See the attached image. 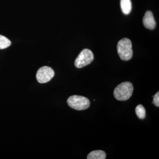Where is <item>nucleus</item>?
Listing matches in <instances>:
<instances>
[{"mask_svg": "<svg viewBox=\"0 0 159 159\" xmlns=\"http://www.w3.org/2000/svg\"><path fill=\"white\" fill-rule=\"evenodd\" d=\"M133 90V85L131 83L123 82L117 86L114 90V97L119 101H125L131 97Z\"/></svg>", "mask_w": 159, "mask_h": 159, "instance_id": "nucleus-1", "label": "nucleus"}, {"mask_svg": "<svg viewBox=\"0 0 159 159\" xmlns=\"http://www.w3.org/2000/svg\"><path fill=\"white\" fill-rule=\"evenodd\" d=\"M117 51L120 58L123 61H128L133 57V52L130 40L124 38L120 40L117 45Z\"/></svg>", "mask_w": 159, "mask_h": 159, "instance_id": "nucleus-2", "label": "nucleus"}, {"mask_svg": "<svg viewBox=\"0 0 159 159\" xmlns=\"http://www.w3.org/2000/svg\"><path fill=\"white\" fill-rule=\"evenodd\" d=\"M67 103L71 108L78 111L86 109L90 105V102L88 98L77 95L69 97L67 99Z\"/></svg>", "mask_w": 159, "mask_h": 159, "instance_id": "nucleus-3", "label": "nucleus"}, {"mask_svg": "<svg viewBox=\"0 0 159 159\" xmlns=\"http://www.w3.org/2000/svg\"><path fill=\"white\" fill-rule=\"evenodd\" d=\"M94 59V55L91 50L88 49L83 50L75 60V66L81 68L90 64Z\"/></svg>", "mask_w": 159, "mask_h": 159, "instance_id": "nucleus-4", "label": "nucleus"}, {"mask_svg": "<svg viewBox=\"0 0 159 159\" xmlns=\"http://www.w3.org/2000/svg\"><path fill=\"white\" fill-rule=\"evenodd\" d=\"M54 76V70L51 67L44 66L39 69L36 73V78L41 84L49 82Z\"/></svg>", "mask_w": 159, "mask_h": 159, "instance_id": "nucleus-5", "label": "nucleus"}, {"mask_svg": "<svg viewBox=\"0 0 159 159\" xmlns=\"http://www.w3.org/2000/svg\"><path fill=\"white\" fill-rule=\"evenodd\" d=\"M143 23L146 29L153 30L155 28L156 23L151 11H148L145 12L143 18Z\"/></svg>", "mask_w": 159, "mask_h": 159, "instance_id": "nucleus-6", "label": "nucleus"}, {"mask_svg": "<svg viewBox=\"0 0 159 159\" xmlns=\"http://www.w3.org/2000/svg\"><path fill=\"white\" fill-rule=\"evenodd\" d=\"M120 6L122 12L124 14L130 13L132 9V3L130 0H121Z\"/></svg>", "mask_w": 159, "mask_h": 159, "instance_id": "nucleus-7", "label": "nucleus"}, {"mask_svg": "<svg viewBox=\"0 0 159 159\" xmlns=\"http://www.w3.org/2000/svg\"><path fill=\"white\" fill-rule=\"evenodd\" d=\"M106 154L102 150H95L89 154L88 159H105Z\"/></svg>", "mask_w": 159, "mask_h": 159, "instance_id": "nucleus-8", "label": "nucleus"}, {"mask_svg": "<svg viewBox=\"0 0 159 159\" xmlns=\"http://www.w3.org/2000/svg\"><path fill=\"white\" fill-rule=\"evenodd\" d=\"M136 114L139 119H145L146 116V111L145 107L141 104H139L137 107L135 109Z\"/></svg>", "mask_w": 159, "mask_h": 159, "instance_id": "nucleus-9", "label": "nucleus"}, {"mask_svg": "<svg viewBox=\"0 0 159 159\" xmlns=\"http://www.w3.org/2000/svg\"><path fill=\"white\" fill-rule=\"evenodd\" d=\"M11 42L5 36L0 35V50L6 49L11 45Z\"/></svg>", "mask_w": 159, "mask_h": 159, "instance_id": "nucleus-10", "label": "nucleus"}, {"mask_svg": "<svg viewBox=\"0 0 159 159\" xmlns=\"http://www.w3.org/2000/svg\"><path fill=\"white\" fill-rule=\"evenodd\" d=\"M153 103L157 107H159V92L157 93L153 97Z\"/></svg>", "mask_w": 159, "mask_h": 159, "instance_id": "nucleus-11", "label": "nucleus"}]
</instances>
